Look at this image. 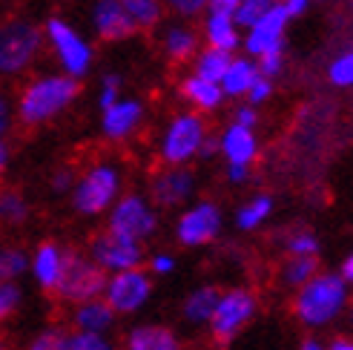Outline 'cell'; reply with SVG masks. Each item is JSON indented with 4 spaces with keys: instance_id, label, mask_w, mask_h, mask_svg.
Wrapping results in <instances>:
<instances>
[{
    "instance_id": "8fae6325",
    "label": "cell",
    "mask_w": 353,
    "mask_h": 350,
    "mask_svg": "<svg viewBox=\"0 0 353 350\" xmlns=\"http://www.w3.org/2000/svg\"><path fill=\"white\" fill-rule=\"evenodd\" d=\"M221 227H224L221 207L210 198H199L181 207L172 233L181 247H207V244H213L221 236Z\"/></svg>"
},
{
    "instance_id": "bcb514c9",
    "label": "cell",
    "mask_w": 353,
    "mask_h": 350,
    "mask_svg": "<svg viewBox=\"0 0 353 350\" xmlns=\"http://www.w3.org/2000/svg\"><path fill=\"white\" fill-rule=\"evenodd\" d=\"M224 175H227V181H230L233 187H241V184L250 181L253 169H250V164H227L224 167Z\"/></svg>"
},
{
    "instance_id": "484cf974",
    "label": "cell",
    "mask_w": 353,
    "mask_h": 350,
    "mask_svg": "<svg viewBox=\"0 0 353 350\" xmlns=\"http://www.w3.org/2000/svg\"><path fill=\"white\" fill-rule=\"evenodd\" d=\"M32 218V204L23 189L12 184H0V224L3 227H23Z\"/></svg>"
},
{
    "instance_id": "836d02e7",
    "label": "cell",
    "mask_w": 353,
    "mask_h": 350,
    "mask_svg": "<svg viewBox=\"0 0 353 350\" xmlns=\"http://www.w3.org/2000/svg\"><path fill=\"white\" fill-rule=\"evenodd\" d=\"M23 307V287L21 282H6L0 278V325H6L9 319H14Z\"/></svg>"
},
{
    "instance_id": "f546056e",
    "label": "cell",
    "mask_w": 353,
    "mask_h": 350,
    "mask_svg": "<svg viewBox=\"0 0 353 350\" xmlns=\"http://www.w3.org/2000/svg\"><path fill=\"white\" fill-rule=\"evenodd\" d=\"M23 276H29V250L21 244H3L0 247V278L21 282Z\"/></svg>"
},
{
    "instance_id": "7c38bea8",
    "label": "cell",
    "mask_w": 353,
    "mask_h": 350,
    "mask_svg": "<svg viewBox=\"0 0 353 350\" xmlns=\"http://www.w3.org/2000/svg\"><path fill=\"white\" fill-rule=\"evenodd\" d=\"M199 192V175L192 167H172L161 164L147 184V196L158 209H181L187 207Z\"/></svg>"
},
{
    "instance_id": "b9f144b4",
    "label": "cell",
    "mask_w": 353,
    "mask_h": 350,
    "mask_svg": "<svg viewBox=\"0 0 353 350\" xmlns=\"http://www.w3.org/2000/svg\"><path fill=\"white\" fill-rule=\"evenodd\" d=\"M259 63V72L268 75V78H279L281 72H285V63H288V46L285 49H273V52H264L261 58H256Z\"/></svg>"
},
{
    "instance_id": "5b68a950",
    "label": "cell",
    "mask_w": 353,
    "mask_h": 350,
    "mask_svg": "<svg viewBox=\"0 0 353 350\" xmlns=\"http://www.w3.org/2000/svg\"><path fill=\"white\" fill-rule=\"evenodd\" d=\"M207 135H210L207 115L190 110V107L172 112L164 121L158 138H155V158H158V164L190 167L192 161H199Z\"/></svg>"
},
{
    "instance_id": "8d00e7d4",
    "label": "cell",
    "mask_w": 353,
    "mask_h": 350,
    "mask_svg": "<svg viewBox=\"0 0 353 350\" xmlns=\"http://www.w3.org/2000/svg\"><path fill=\"white\" fill-rule=\"evenodd\" d=\"M164 9H167V17L199 23L204 12L210 9V0H164Z\"/></svg>"
},
{
    "instance_id": "603a6c76",
    "label": "cell",
    "mask_w": 353,
    "mask_h": 350,
    "mask_svg": "<svg viewBox=\"0 0 353 350\" xmlns=\"http://www.w3.org/2000/svg\"><path fill=\"white\" fill-rule=\"evenodd\" d=\"M118 322V313L110 307V302L103 296H95V299H86L72 305V313H69V325L72 330H92V333H110Z\"/></svg>"
},
{
    "instance_id": "d4e9b609",
    "label": "cell",
    "mask_w": 353,
    "mask_h": 350,
    "mask_svg": "<svg viewBox=\"0 0 353 350\" xmlns=\"http://www.w3.org/2000/svg\"><path fill=\"white\" fill-rule=\"evenodd\" d=\"M219 293H221V290L213 287V285L192 287V290L184 296V302H181V319H184L190 327H207L210 319H213Z\"/></svg>"
},
{
    "instance_id": "f5cc1de1",
    "label": "cell",
    "mask_w": 353,
    "mask_h": 350,
    "mask_svg": "<svg viewBox=\"0 0 353 350\" xmlns=\"http://www.w3.org/2000/svg\"><path fill=\"white\" fill-rule=\"evenodd\" d=\"M299 350H327V347L319 339H305L302 344H299Z\"/></svg>"
},
{
    "instance_id": "ee69618b",
    "label": "cell",
    "mask_w": 353,
    "mask_h": 350,
    "mask_svg": "<svg viewBox=\"0 0 353 350\" xmlns=\"http://www.w3.org/2000/svg\"><path fill=\"white\" fill-rule=\"evenodd\" d=\"M273 90H276V81L268 78V75H259V78L253 81L250 90H247L244 101H247V103H253V107H261V103H268V101L273 98Z\"/></svg>"
},
{
    "instance_id": "cb8c5ba5",
    "label": "cell",
    "mask_w": 353,
    "mask_h": 350,
    "mask_svg": "<svg viewBox=\"0 0 353 350\" xmlns=\"http://www.w3.org/2000/svg\"><path fill=\"white\" fill-rule=\"evenodd\" d=\"M261 72H259V63H256V58H250V55H236L230 58V63H227V69H224V75H221V90H224V95H227V101H244V95H247V90L253 86V81L259 78Z\"/></svg>"
},
{
    "instance_id": "4fadbf2b",
    "label": "cell",
    "mask_w": 353,
    "mask_h": 350,
    "mask_svg": "<svg viewBox=\"0 0 353 350\" xmlns=\"http://www.w3.org/2000/svg\"><path fill=\"white\" fill-rule=\"evenodd\" d=\"M86 256H90L103 273H118V270H130V267H141L147 261V250L144 244L118 236L112 230H101L90 238L86 244Z\"/></svg>"
},
{
    "instance_id": "9f6ffc18",
    "label": "cell",
    "mask_w": 353,
    "mask_h": 350,
    "mask_svg": "<svg viewBox=\"0 0 353 350\" xmlns=\"http://www.w3.org/2000/svg\"><path fill=\"white\" fill-rule=\"evenodd\" d=\"M9 3H21V0H0V6H9Z\"/></svg>"
},
{
    "instance_id": "4316f807",
    "label": "cell",
    "mask_w": 353,
    "mask_h": 350,
    "mask_svg": "<svg viewBox=\"0 0 353 350\" xmlns=\"http://www.w3.org/2000/svg\"><path fill=\"white\" fill-rule=\"evenodd\" d=\"M273 216V198L264 196V192H259V196L247 198L239 209H236V227L241 233H253L259 230V227L264 224Z\"/></svg>"
},
{
    "instance_id": "d590c367",
    "label": "cell",
    "mask_w": 353,
    "mask_h": 350,
    "mask_svg": "<svg viewBox=\"0 0 353 350\" xmlns=\"http://www.w3.org/2000/svg\"><path fill=\"white\" fill-rule=\"evenodd\" d=\"M66 339H69V330H63L61 325H49V327H41L26 342L23 350H66Z\"/></svg>"
},
{
    "instance_id": "e0dca14e",
    "label": "cell",
    "mask_w": 353,
    "mask_h": 350,
    "mask_svg": "<svg viewBox=\"0 0 353 350\" xmlns=\"http://www.w3.org/2000/svg\"><path fill=\"white\" fill-rule=\"evenodd\" d=\"M201 32L192 21H179V17H167V21L155 29V46L170 61L172 66H190V61L196 58V52L201 49Z\"/></svg>"
},
{
    "instance_id": "74e56055",
    "label": "cell",
    "mask_w": 353,
    "mask_h": 350,
    "mask_svg": "<svg viewBox=\"0 0 353 350\" xmlns=\"http://www.w3.org/2000/svg\"><path fill=\"white\" fill-rule=\"evenodd\" d=\"M273 3H276V0H241V3H239V9L233 12L236 23L241 26V32H244L247 26H253V23H256L259 17H261L264 12H268Z\"/></svg>"
},
{
    "instance_id": "1f68e13d",
    "label": "cell",
    "mask_w": 353,
    "mask_h": 350,
    "mask_svg": "<svg viewBox=\"0 0 353 350\" xmlns=\"http://www.w3.org/2000/svg\"><path fill=\"white\" fill-rule=\"evenodd\" d=\"M327 81L336 90H353V46L342 49L336 58L327 63Z\"/></svg>"
},
{
    "instance_id": "d6986e66",
    "label": "cell",
    "mask_w": 353,
    "mask_h": 350,
    "mask_svg": "<svg viewBox=\"0 0 353 350\" xmlns=\"http://www.w3.org/2000/svg\"><path fill=\"white\" fill-rule=\"evenodd\" d=\"M179 98L187 103L190 110H196L201 115H213L224 107V90H221V83L219 81H210V78H201L196 75L190 69L187 75L179 78Z\"/></svg>"
},
{
    "instance_id": "f907efd6",
    "label": "cell",
    "mask_w": 353,
    "mask_h": 350,
    "mask_svg": "<svg viewBox=\"0 0 353 350\" xmlns=\"http://www.w3.org/2000/svg\"><path fill=\"white\" fill-rule=\"evenodd\" d=\"M241 0H210V9L213 12H227V14H233L239 9Z\"/></svg>"
},
{
    "instance_id": "f1b7e54d",
    "label": "cell",
    "mask_w": 353,
    "mask_h": 350,
    "mask_svg": "<svg viewBox=\"0 0 353 350\" xmlns=\"http://www.w3.org/2000/svg\"><path fill=\"white\" fill-rule=\"evenodd\" d=\"M130 9L132 23L141 32H155L167 21V9H164V0H123Z\"/></svg>"
},
{
    "instance_id": "d6a6232c",
    "label": "cell",
    "mask_w": 353,
    "mask_h": 350,
    "mask_svg": "<svg viewBox=\"0 0 353 350\" xmlns=\"http://www.w3.org/2000/svg\"><path fill=\"white\" fill-rule=\"evenodd\" d=\"M66 350H118L110 333H92V330H69Z\"/></svg>"
},
{
    "instance_id": "db71d44e",
    "label": "cell",
    "mask_w": 353,
    "mask_h": 350,
    "mask_svg": "<svg viewBox=\"0 0 353 350\" xmlns=\"http://www.w3.org/2000/svg\"><path fill=\"white\" fill-rule=\"evenodd\" d=\"M327 350H353V339H336Z\"/></svg>"
},
{
    "instance_id": "816d5d0a",
    "label": "cell",
    "mask_w": 353,
    "mask_h": 350,
    "mask_svg": "<svg viewBox=\"0 0 353 350\" xmlns=\"http://www.w3.org/2000/svg\"><path fill=\"white\" fill-rule=\"evenodd\" d=\"M339 276H342L345 282H347V285L353 287V253H350V256H347V258L342 261V270H339Z\"/></svg>"
},
{
    "instance_id": "6f0895ef",
    "label": "cell",
    "mask_w": 353,
    "mask_h": 350,
    "mask_svg": "<svg viewBox=\"0 0 353 350\" xmlns=\"http://www.w3.org/2000/svg\"><path fill=\"white\" fill-rule=\"evenodd\" d=\"M347 310H350V325H353V299L347 302Z\"/></svg>"
},
{
    "instance_id": "9c48e42d",
    "label": "cell",
    "mask_w": 353,
    "mask_h": 350,
    "mask_svg": "<svg viewBox=\"0 0 353 350\" xmlns=\"http://www.w3.org/2000/svg\"><path fill=\"white\" fill-rule=\"evenodd\" d=\"M259 310V302L253 290L247 287H230L219 293V302L213 310V319H210V336H213L219 344H230L241 330L253 322Z\"/></svg>"
},
{
    "instance_id": "f35d334b",
    "label": "cell",
    "mask_w": 353,
    "mask_h": 350,
    "mask_svg": "<svg viewBox=\"0 0 353 350\" xmlns=\"http://www.w3.org/2000/svg\"><path fill=\"white\" fill-rule=\"evenodd\" d=\"M17 127L14 115V92H9L6 83H0V138H12Z\"/></svg>"
},
{
    "instance_id": "3957f363",
    "label": "cell",
    "mask_w": 353,
    "mask_h": 350,
    "mask_svg": "<svg viewBox=\"0 0 353 350\" xmlns=\"http://www.w3.org/2000/svg\"><path fill=\"white\" fill-rule=\"evenodd\" d=\"M41 23H43V38H46V55H52L55 69H61V72L72 75L78 81L90 78L98 61L95 38H90L75 21H69L63 14H46Z\"/></svg>"
},
{
    "instance_id": "8992f818",
    "label": "cell",
    "mask_w": 353,
    "mask_h": 350,
    "mask_svg": "<svg viewBox=\"0 0 353 350\" xmlns=\"http://www.w3.org/2000/svg\"><path fill=\"white\" fill-rule=\"evenodd\" d=\"M350 285L339 273H316L296 290L293 313L305 327H325L347 310Z\"/></svg>"
},
{
    "instance_id": "277c9868",
    "label": "cell",
    "mask_w": 353,
    "mask_h": 350,
    "mask_svg": "<svg viewBox=\"0 0 353 350\" xmlns=\"http://www.w3.org/2000/svg\"><path fill=\"white\" fill-rule=\"evenodd\" d=\"M123 192V167L112 158L90 161L75 178V187L69 192V204L81 218L107 216L110 207Z\"/></svg>"
},
{
    "instance_id": "7402d4cb",
    "label": "cell",
    "mask_w": 353,
    "mask_h": 350,
    "mask_svg": "<svg viewBox=\"0 0 353 350\" xmlns=\"http://www.w3.org/2000/svg\"><path fill=\"white\" fill-rule=\"evenodd\" d=\"M121 350H184L179 333L161 322H141L127 330Z\"/></svg>"
},
{
    "instance_id": "7a4b0ae2",
    "label": "cell",
    "mask_w": 353,
    "mask_h": 350,
    "mask_svg": "<svg viewBox=\"0 0 353 350\" xmlns=\"http://www.w3.org/2000/svg\"><path fill=\"white\" fill-rule=\"evenodd\" d=\"M46 55L43 23L32 14L0 17V83L23 81L32 75Z\"/></svg>"
},
{
    "instance_id": "11a10c76",
    "label": "cell",
    "mask_w": 353,
    "mask_h": 350,
    "mask_svg": "<svg viewBox=\"0 0 353 350\" xmlns=\"http://www.w3.org/2000/svg\"><path fill=\"white\" fill-rule=\"evenodd\" d=\"M0 350H12V344H9V339L3 333H0Z\"/></svg>"
},
{
    "instance_id": "83f0119b",
    "label": "cell",
    "mask_w": 353,
    "mask_h": 350,
    "mask_svg": "<svg viewBox=\"0 0 353 350\" xmlns=\"http://www.w3.org/2000/svg\"><path fill=\"white\" fill-rule=\"evenodd\" d=\"M236 55V52H224V49H216V46H207L201 43V49L196 52V58L190 61V69L201 78H210V81H221L227 63H230V58Z\"/></svg>"
},
{
    "instance_id": "44dd1931",
    "label": "cell",
    "mask_w": 353,
    "mask_h": 350,
    "mask_svg": "<svg viewBox=\"0 0 353 350\" xmlns=\"http://www.w3.org/2000/svg\"><path fill=\"white\" fill-rule=\"evenodd\" d=\"M199 32H201V41L207 46H216L224 52H239L241 49V26L236 23L233 14L227 12H213L207 9L204 17L199 21Z\"/></svg>"
},
{
    "instance_id": "2e32d148",
    "label": "cell",
    "mask_w": 353,
    "mask_h": 350,
    "mask_svg": "<svg viewBox=\"0 0 353 350\" xmlns=\"http://www.w3.org/2000/svg\"><path fill=\"white\" fill-rule=\"evenodd\" d=\"M288 26H290V17L285 12V6L276 3L264 12L253 26H247L241 34V52L250 58H261L264 52H273V49H285L288 46Z\"/></svg>"
},
{
    "instance_id": "7dc6e473",
    "label": "cell",
    "mask_w": 353,
    "mask_h": 350,
    "mask_svg": "<svg viewBox=\"0 0 353 350\" xmlns=\"http://www.w3.org/2000/svg\"><path fill=\"white\" fill-rule=\"evenodd\" d=\"M279 3L285 6V12H288L290 21H299V17H305V14L310 12L313 0H279Z\"/></svg>"
},
{
    "instance_id": "7bdbcfd3",
    "label": "cell",
    "mask_w": 353,
    "mask_h": 350,
    "mask_svg": "<svg viewBox=\"0 0 353 350\" xmlns=\"http://www.w3.org/2000/svg\"><path fill=\"white\" fill-rule=\"evenodd\" d=\"M75 178H78L75 167H69V164L55 167V169L49 172V189L55 192V196H69V192H72V187H75Z\"/></svg>"
},
{
    "instance_id": "ab89813d",
    "label": "cell",
    "mask_w": 353,
    "mask_h": 350,
    "mask_svg": "<svg viewBox=\"0 0 353 350\" xmlns=\"http://www.w3.org/2000/svg\"><path fill=\"white\" fill-rule=\"evenodd\" d=\"M288 253L290 256H316L319 253V238L310 230H296L288 236Z\"/></svg>"
},
{
    "instance_id": "4dcf8cb0",
    "label": "cell",
    "mask_w": 353,
    "mask_h": 350,
    "mask_svg": "<svg viewBox=\"0 0 353 350\" xmlns=\"http://www.w3.org/2000/svg\"><path fill=\"white\" fill-rule=\"evenodd\" d=\"M319 273V265H316V256H290L285 261V267H281V282L288 287H302L305 282Z\"/></svg>"
},
{
    "instance_id": "30bf717a",
    "label": "cell",
    "mask_w": 353,
    "mask_h": 350,
    "mask_svg": "<svg viewBox=\"0 0 353 350\" xmlns=\"http://www.w3.org/2000/svg\"><path fill=\"white\" fill-rule=\"evenodd\" d=\"M103 287H107V273L86 256V250L69 247L61 285L55 290L58 299L66 305H78L86 299H95V296H103Z\"/></svg>"
},
{
    "instance_id": "9a60e30c",
    "label": "cell",
    "mask_w": 353,
    "mask_h": 350,
    "mask_svg": "<svg viewBox=\"0 0 353 350\" xmlns=\"http://www.w3.org/2000/svg\"><path fill=\"white\" fill-rule=\"evenodd\" d=\"M147 124V103L135 95H121L107 110H101V135L110 144H123L144 130Z\"/></svg>"
},
{
    "instance_id": "f6af8a7d",
    "label": "cell",
    "mask_w": 353,
    "mask_h": 350,
    "mask_svg": "<svg viewBox=\"0 0 353 350\" xmlns=\"http://www.w3.org/2000/svg\"><path fill=\"white\" fill-rule=\"evenodd\" d=\"M230 121H236V124H241V127H250V130H256L259 127V107H253V103H247V101H241L239 107L233 110V118Z\"/></svg>"
},
{
    "instance_id": "52a82bcc",
    "label": "cell",
    "mask_w": 353,
    "mask_h": 350,
    "mask_svg": "<svg viewBox=\"0 0 353 350\" xmlns=\"http://www.w3.org/2000/svg\"><path fill=\"white\" fill-rule=\"evenodd\" d=\"M158 227H161V209L152 204L147 192H121V198L110 207L107 213V230L135 238L141 244H147L155 238Z\"/></svg>"
},
{
    "instance_id": "ffe728a7",
    "label": "cell",
    "mask_w": 353,
    "mask_h": 350,
    "mask_svg": "<svg viewBox=\"0 0 353 350\" xmlns=\"http://www.w3.org/2000/svg\"><path fill=\"white\" fill-rule=\"evenodd\" d=\"M259 152H261V144H259L256 130L230 121V124L219 132V155L224 158V164H250L253 167Z\"/></svg>"
},
{
    "instance_id": "5bb4252c",
    "label": "cell",
    "mask_w": 353,
    "mask_h": 350,
    "mask_svg": "<svg viewBox=\"0 0 353 350\" xmlns=\"http://www.w3.org/2000/svg\"><path fill=\"white\" fill-rule=\"evenodd\" d=\"M86 26L98 43H123L138 34L123 0H90Z\"/></svg>"
},
{
    "instance_id": "e575fe53",
    "label": "cell",
    "mask_w": 353,
    "mask_h": 350,
    "mask_svg": "<svg viewBox=\"0 0 353 350\" xmlns=\"http://www.w3.org/2000/svg\"><path fill=\"white\" fill-rule=\"evenodd\" d=\"M123 95V75L110 69V72H101L98 78V90H95V103L98 110H107L110 103H115Z\"/></svg>"
},
{
    "instance_id": "681fc988",
    "label": "cell",
    "mask_w": 353,
    "mask_h": 350,
    "mask_svg": "<svg viewBox=\"0 0 353 350\" xmlns=\"http://www.w3.org/2000/svg\"><path fill=\"white\" fill-rule=\"evenodd\" d=\"M213 155H219V135L210 132V135H207V141H204V147H201V155H199V158H213Z\"/></svg>"
},
{
    "instance_id": "c3c4849f",
    "label": "cell",
    "mask_w": 353,
    "mask_h": 350,
    "mask_svg": "<svg viewBox=\"0 0 353 350\" xmlns=\"http://www.w3.org/2000/svg\"><path fill=\"white\" fill-rule=\"evenodd\" d=\"M9 167H12V144H9V138H0V181H3Z\"/></svg>"
},
{
    "instance_id": "60d3db41",
    "label": "cell",
    "mask_w": 353,
    "mask_h": 350,
    "mask_svg": "<svg viewBox=\"0 0 353 350\" xmlns=\"http://www.w3.org/2000/svg\"><path fill=\"white\" fill-rule=\"evenodd\" d=\"M144 267L152 273V278H170L175 273V267H179V258H175L172 253H167V250H158V253L147 256Z\"/></svg>"
},
{
    "instance_id": "ac0fdd59",
    "label": "cell",
    "mask_w": 353,
    "mask_h": 350,
    "mask_svg": "<svg viewBox=\"0 0 353 350\" xmlns=\"http://www.w3.org/2000/svg\"><path fill=\"white\" fill-rule=\"evenodd\" d=\"M69 247L55 238H43L29 250V276L43 293H55L66 267Z\"/></svg>"
},
{
    "instance_id": "6da1fadb",
    "label": "cell",
    "mask_w": 353,
    "mask_h": 350,
    "mask_svg": "<svg viewBox=\"0 0 353 350\" xmlns=\"http://www.w3.org/2000/svg\"><path fill=\"white\" fill-rule=\"evenodd\" d=\"M81 98V81L61 72V69H43L23 78L14 92V115L17 127L41 130L63 118Z\"/></svg>"
},
{
    "instance_id": "ba28073f",
    "label": "cell",
    "mask_w": 353,
    "mask_h": 350,
    "mask_svg": "<svg viewBox=\"0 0 353 350\" xmlns=\"http://www.w3.org/2000/svg\"><path fill=\"white\" fill-rule=\"evenodd\" d=\"M152 293H155V278L141 265V267L110 273L107 287H103V299L110 302V307L118 316H135V313H141L152 302Z\"/></svg>"
}]
</instances>
